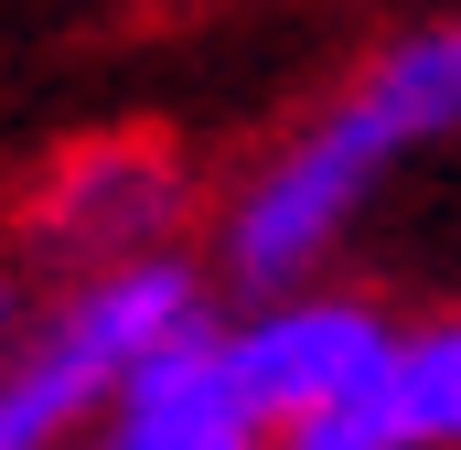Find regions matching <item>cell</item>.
<instances>
[{
  "label": "cell",
  "instance_id": "obj_1",
  "mask_svg": "<svg viewBox=\"0 0 461 450\" xmlns=\"http://www.w3.org/2000/svg\"><path fill=\"white\" fill-rule=\"evenodd\" d=\"M440 140H461V11L386 32L301 129H279L247 161V183L215 204V279L236 301L322 279L333 247L365 225V204Z\"/></svg>",
  "mask_w": 461,
  "mask_h": 450
},
{
  "label": "cell",
  "instance_id": "obj_2",
  "mask_svg": "<svg viewBox=\"0 0 461 450\" xmlns=\"http://www.w3.org/2000/svg\"><path fill=\"white\" fill-rule=\"evenodd\" d=\"M204 311L215 268H194L183 247L108 268H54V257L0 268V450H76L118 408V386Z\"/></svg>",
  "mask_w": 461,
  "mask_h": 450
},
{
  "label": "cell",
  "instance_id": "obj_3",
  "mask_svg": "<svg viewBox=\"0 0 461 450\" xmlns=\"http://www.w3.org/2000/svg\"><path fill=\"white\" fill-rule=\"evenodd\" d=\"M397 343H408V322L375 290H344V279L247 290L226 311V364H236V386H247V408L268 429L301 418V408H333L354 386H386L397 375Z\"/></svg>",
  "mask_w": 461,
  "mask_h": 450
},
{
  "label": "cell",
  "instance_id": "obj_4",
  "mask_svg": "<svg viewBox=\"0 0 461 450\" xmlns=\"http://www.w3.org/2000/svg\"><path fill=\"white\" fill-rule=\"evenodd\" d=\"M194 225V172L161 150V140H97L76 150L43 204H32V257L54 268H108V257H150V247H183Z\"/></svg>",
  "mask_w": 461,
  "mask_h": 450
},
{
  "label": "cell",
  "instance_id": "obj_5",
  "mask_svg": "<svg viewBox=\"0 0 461 450\" xmlns=\"http://www.w3.org/2000/svg\"><path fill=\"white\" fill-rule=\"evenodd\" d=\"M76 450H268V418L247 408L226 364V311H204L194 333L161 343Z\"/></svg>",
  "mask_w": 461,
  "mask_h": 450
},
{
  "label": "cell",
  "instance_id": "obj_6",
  "mask_svg": "<svg viewBox=\"0 0 461 450\" xmlns=\"http://www.w3.org/2000/svg\"><path fill=\"white\" fill-rule=\"evenodd\" d=\"M397 397L419 418V450H461V311L408 322V343H397Z\"/></svg>",
  "mask_w": 461,
  "mask_h": 450
},
{
  "label": "cell",
  "instance_id": "obj_7",
  "mask_svg": "<svg viewBox=\"0 0 461 450\" xmlns=\"http://www.w3.org/2000/svg\"><path fill=\"white\" fill-rule=\"evenodd\" d=\"M268 450H419V418H408V397H397V375H386V386H354L333 408L279 418Z\"/></svg>",
  "mask_w": 461,
  "mask_h": 450
}]
</instances>
